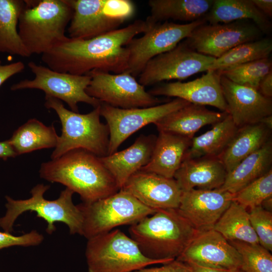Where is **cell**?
<instances>
[{
    "instance_id": "cell-1",
    "label": "cell",
    "mask_w": 272,
    "mask_h": 272,
    "mask_svg": "<svg viewBox=\"0 0 272 272\" xmlns=\"http://www.w3.org/2000/svg\"><path fill=\"white\" fill-rule=\"evenodd\" d=\"M153 24L137 20L128 26L87 39L68 38L42 54V61L58 72L85 75L93 70L120 74L127 67L126 45Z\"/></svg>"
},
{
    "instance_id": "cell-2",
    "label": "cell",
    "mask_w": 272,
    "mask_h": 272,
    "mask_svg": "<svg viewBox=\"0 0 272 272\" xmlns=\"http://www.w3.org/2000/svg\"><path fill=\"white\" fill-rule=\"evenodd\" d=\"M39 174L50 182L65 186L86 203L109 196L119 190L100 157L83 149L70 151L42 163Z\"/></svg>"
},
{
    "instance_id": "cell-3",
    "label": "cell",
    "mask_w": 272,
    "mask_h": 272,
    "mask_svg": "<svg viewBox=\"0 0 272 272\" xmlns=\"http://www.w3.org/2000/svg\"><path fill=\"white\" fill-rule=\"evenodd\" d=\"M128 232L143 254L153 259H176L198 232L177 209L157 210Z\"/></svg>"
},
{
    "instance_id": "cell-4",
    "label": "cell",
    "mask_w": 272,
    "mask_h": 272,
    "mask_svg": "<svg viewBox=\"0 0 272 272\" xmlns=\"http://www.w3.org/2000/svg\"><path fill=\"white\" fill-rule=\"evenodd\" d=\"M18 33L30 53L43 54L68 39L65 32L73 10L68 0L25 1Z\"/></svg>"
},
{
    "instance_id": "cell-5",
    "label": "cell",
    "mask_w": 272,
    "mask_h": 272,
    "mask_svg": "<svg viewBox=\"0 0 272 272\" xmlns=\"http://www.w3.org/2000/svg\"><path fill=\"white\" fill-rule=\"evenodd\" d=\"M45 106L57 114L62 125L61 134L51 155L55 159L75 149H83L99 157L108 155L109 131L108 126L100 121V105L87 114L66 109L61 101L45 97Z\"/></svg>"
},
{
    "instance_id": "cell-6",
    "label": "cell",
    "mask_w": 272,
    "mask_h": 272,
    "mask_svg": "<svg viewBox=\"0 0 272 272\" xmlns=\"http://www.w3.org/2000/svg\"><path fill=\"white\" fill-rule=\"evenodd\" d=\"M49 187L43 184L36 185L31 190V196L26 199L15 200L6 196L7 212L0 218V226L4 232L10 233L17 218L25 212L32 211L47 222L46 231L49 234L55 231L56 222H61L68 226L70 234L82 235L84 218L78 205L73 203L74 192L66 188L57 199L47 200L44 194Z\"/></svg>"
},
{
    "instance_id": "cell-7",
    "label": "cell",
    "mask_w": 272,
    "mask_h": 272,
    "mask_svg": "<svg viewBox=\"0 0 272 272\" xmlns=\"http://www.w3.org/2000/svg\"><path fill=\"white\" fill-rule=\"evenodd\" d=\"M85 255L88 272H132L174 260L146 257L136 242L118 229L88 239Z\"/></svg>"
},
{
    "instance_id": "cell-8",
    "label": "cell",
    "mask_w": 272,
    "mask_h": 272,
    "mask_svg": "<svg viewBox=\"0 0 272 272\" xmlns=\"http://www.w3.org/2000/svg\"><path fill=\"white\" fill-rule=\"evenodd\" d=\"M83 218L82 236L87 239L123 225H131L154 213L123 189L94 202L78 205Z\"/></svg>"
},
{
    "instance_id": "cell-9",
    "label": "cell",
    "mask_w": 272,
    "mask_h": 272,
    "mask_svg": "<svg viewBox=\"0 0 272 272\" xmlns=\"http://www.w3.org/2000/svg\"><path fill=\"white\" fill-rule=\"evenodd\" d=\"M73 10L69 38H92L118 29L135 12L129 0H68Z\"/></svg>"
},
{
    "instance_id": "cell-10",
    "label": "cell",
    "mask_w": 272,
    "mask_h": 272,
    "mask_svg": "<svg viewBox=\"0 0 272 272\" xmlns=\"http://www.w3.org/2000/svg\"><path fill=\"white\" fill-rule=\"evenodd\" d=\"M205 23L203 18L186 24L164 21L153 24L142 36L133 38L125 46L128 58L124 73L134 77L139 76L151 59L173 49L196 28Z\"/></svg>"
},
{
    "instance_id": "cell-11",
    "label": "cell",
    "mask_w": 272,
    "mask_h": 272,
    "mask_svg": "<svg viewBox=\"0 0 272 272\" xmlns=\"http://www.w3.org/2000/svg\"><path fill=\"white\" fill-rule=\"evenodd\" d=\"M28 66L34 75L32 80L25 79L13 84L12 91L24 89H39L43 91L45 96L55 98L65 102L71 110L79 113L78 104L84 102L94 108L101 102L88 95L86 90L89 86L90 76L76 75L54 71L47 66L37 64L31 61Z\"/></svg>"
},
{
    "instance_id": "cell-12",
    "label": "cell",
    "mask_w": 272,
    "mask_h": 272,
    "mask_svg": "<svg viewBox=\"0 0 272 272\" xmlns=\"http://www.w3.org/2000/svg\"><path fill=\"white\" fill-rule=\"evenodd\" d=\"M86 92L90 96L112 107L130 109L156 106L162 100L146 91L130 74H111L93 70Z\"/></svg>"
},
{
    "instance_id": "cell-13",
    "label": "cell",
    "mask_w": 272,
    "mask_h": 272,
    "mask_svg": "<svg viewBox=\"0 0 272 272\" xmlns=\"http://www.w3.org/2000/svg\"><path fill=\"white\" fill-rule=\"evenodd\" d=\"M189 104L177 98L152 107L130 109L116 108L101 103L100 115L105 119L109 131L108 155L116 152L127 138L140 129L149 124H154Z\"/></svg>"
},
{
    "instance_id": "cell-14",
    "label": "cell",
    "mask_w": 272,
    "mask_h": 272,
    "mask_svg": "<svg viewBox=\"0 0 272 272\" xmlns=\"http://www.w3.org/2000/svg\"><path fill=\"white\" fill-rule=\"evenodd\" d=\"M216 58L199 53L184 41L173 49L151 59L140 74L138 82L144 87L164 81L184 80L208 71Z\"/></svg>"
},
{
    "instance_id": "cell-15",
    "label": "cell",
    "mask_w": 272,
    "mask_h": 272,
    "mask_svg": "<svg viewBox=\"0 0 272 272\" xmlns=\"http://www.w3.org/2000/svg\"><path fill=\"white\" fill-rule=\"evenodd\" d=\"M262 33L249 20L205 23L196 28L184 42L194 51L217 58L240 44L258 40Z\"/></svg>"
},
{
    "instance_id": "cell-16",
    "label": "cell",
    "mask_w": 272,
    "mask_h": 272,
    "mask_svg": "<svg viewBox=\"0 0 272 272\" xmlns=\"http://www.w3.org/2000/svg\"><path fill=\"white\" fill-rule=\"evenodd\" d=\"M214 268L232 270L241 268V256L228 241L213 229L198 231L176 259Z\"/></svg>"
},
{
    "instance_id": "cell-17",
    "label": "cell",
    "mask_w": 272,
    "mask_h": 272,
    "mask_svg": "<svg viewBox=\"0 0 272 272\" xmlns=\"http://www.w3.org/2000/svg\"><path fill=\"white\" fill-rule=\"evenodd\" d=\"M234 195L220 188L192 189L182 192L177 209L196 230L206 231L213 228Z\"/></svg>"
},
{
    "instance_id": "cell-18",
    "label": "cell",
    "mask_w": 272,
    "mask_h": 272,
    "mask_svg": "<svg viewBox=\"0 0 272 272\" xmlns=\"http://www.w3.org/2000/svg\"><path fill=\"white\" fill-rule=\"evenodd\" d=\"M155 210L178 209L182 191L174 179L139 170L121 188Z\"/></svg>"
},
{
    "instance_id": "cell-19",
    "label": "cell",
    "mask_w": 272,
    "mask_h": 272,
    "mask_svg": "<svg viewBox=\"0 0 272 272\" xmlns=\"http://www.w3.org/2000/svg\"><path fill=\"white\" fill-rule=\"evenodd\" d=\"M218 71H208L200 78L187 82L164 83L149 91L151 95L173 97L202 106H211L228 113Z\"/></svg>"
},
{
    "instance_id": "cell-20",
    "label": "cell",
    "mask_w": 272,
    "mask_h": 272,
    "mask_svg": "<svg viewBox=\"0 0 272 272\" xmlns=\"http://www.w3.org/2000/svg\"><path fill=\"white\" fill-rule=\"evenodd\" d=\"M220 82L228 114L238 128L260 122L264 117L272 115L271 99L221 75Z\"/></svg>"
},
{
    "instance_id": "cell-21",
    "label": "cell",
    "mask_w": 272,
    "mask_h": 272,
    "mask_svg": "<svg viewBox=\"0 0 272 272\" xmlns=\"http://www.w3.org/2000/svg\"><path fill=\"white\" fill-rule=\"evenodd\" d=\"M227 174L218 157L203 156L184 159L173 178L183 192L192 189L220 188Z\"/></svg>"
},
{
    "instance_id": "cell-22",
    "label": "cell",
    "mask_w": 272,
    "mask_h": 272,
    "mask_svg": "<svg viewBox=\"0 0 272 272\" xmlns=\"http://www.w3.org/2000/svg\"><path fill=\"white\" fill-rule=\"evenodd\" d=\"M157 136L141 134L127 148L100 157L120 189L127 179L150 161Z\"/></svg>"
},
{
    "instance_id": "cell-23",
    "label": "cell",
    "mask_w": 272,
    "mask_h": 272,
    "mask_svg": "<svg viewBox=\"0 0 272 272\" xmlns=\"http://www.w3.org/2000/svg\"><path fill=\"white\" fill-rule=\"evenodd\" d=\"M191 139L170 132L159 131L149 162L140 170L172 178L184 160Z\"/></svg>"
},
{
    "instance_id": "cell-24",
    "label": "cell",
    "mask_w": 272,
    "mask_h": 272,
    "mask_svg": "<svg viewBox=\"0 0 272 272\" xmlns=\"http://www.w3.org/2000/svg\"><path fill=\"white\" fill-rule=\"evenodd\" d=\"M228 114L190 103L166 115L154 124L159 131L170 132L192 139L201 128L216 123Z\"/></svg>"
},
{
    "instance_id": "cell-25",
    "label": "cell",
    "mask_w": 272,
    "mask_h": 272,
    "mask_svg": "<svg viewBox=\"0 0 272 272\" xmlns=\"http://www.w3.org/2000/svg\"><path fill=\"white\" fill-rule=\"evenodd\" d=\"M271 140V129L261 122L238 128L230 143L218 157L227 173L248 156Z\"/></svg>"
},
{
    "instance_id": "cell-26",
    "label": "cell",
    "mask_w": 272,
    "mask_h": 272,
    "mask_svg": "<svg viewBox=\"0 0 272 272\" xmlns=\"http://www.w3.org/2000/svg\"><path fill=\"white\" fill-rule=\"evenodd\" d=\"M272 140L242 160L228 172L220 189L236 194L272 169Z\"/></svg>"
},
{
    "instance_id": "cell-27",
    "label": "cell",
    "mask_w": 272,
    "mask_h": 272,
    "mask_svg": "<svg viewBox=\"0 0 272 272\" xmlns=\"http://www.w3.org/2000/svg\"><path fill=\"white\" fill-rule=\"evenodd\" d=\"M204 19L210 24L249 20L265 34L269 33L271 28L269 18L255 7L251 0H214Z\"/></svg>"
},
{
    "instance_id": "cell-28",
    "label": "cell",
    "mask_w": 272,
    "mask_h": 272,
    "mask_svg": "<svg viewBox=\"0 0 272 272\" xmlns=\"http://www.w3.org/2000/svg\"><path fill=\"white\" fill-rule=\"evenodd\" d=\"M214 0H150L151 14L146 20L155 24L169 20L192 22L209 12Z\"/></svg>"
},
{
    "instance_id": "cell-29",
    "label": "cell",
    "mask_w": 272,
    "mask_h": 272,
    "mask_svg": "<svg viewBox=\"0 0 272 272\" xmlns=\"http://www.w3.org/2000/svg\"><path fill=\"white\" fill-rule=\"evenodd\" d=\"M238 128L228 114L224 119L214 124L211 129L191 139L184 160L203 156L218 157L233 139Z\"/></svg>"
},
{
    "instance_id": "cell-30",
    "label": "cell",
    "mask_w": 272,
    "mask_h": 272,
    "mask_svg": "<svg viewBox=\"0 0 272 272\" xmlns=\"http://www.w3.org/2000/svg\"><path fill=\"white\" fill-rule=\"evenodd\" d=\"M58 137L53 124L46 126L32 118L17 129L8 141L17 155H20L37 150L55 148Z\"/></svg>"
},
{
    "instance_id": "cell-31",
    "label": "cell",
    "mask_w": 272,
    "mask_h": 272,
    "mask_svg": "<svg viewBox=\"0 0 272 272\" xmlns=\"http://www.w3.org/2000/svg\"><path fill=\"white\" fill-rule=\"evenodd\" d=\"M25 1L0 0V52L29 57L17 28Z\"/></svg>"
},
{
    "instance_id": "cell-32",
    "label": "cell",
    "mask_w": 272,
    "mask_h": 272,
    "mask_svg": "<svg viewBox=\"0 0 272 272\" xmlns=\"http://www.w3.org/2000/svg\"><path fill=\"white\" fill-rule=\"evenodd\" d=\"M213 229L228 241H239L259 244L258 238L249 220L248 212L234 200Z\"/></svg>"
},
{
    "instance_id": "cell-33",
    "label": "cell",
    "mask_w": 272,
    "mask_h": 272,
    "mask_svg": "<svg viewBox=\"0 0 272 272\" xmlns=\"http://www.w3.org/2000/svg\"><path fill=\"white\" fill-rule=\"evenodd\" d=\"M271 51L272 41L269 38L244 43L216 58L208 71H221L251 61L269 58Z\"/></svg>"
},
{
    "instance_id": "cell-34",
    "label": "cell",
    "mask_w": 272,
    "mask_h": 272,
    "mask_svg": "<svg viewBox=\"0 0 272 272\" xmlns=\"http://www.w3.org/2000/svg\"><path fill=\"white\" fill-rule=\"evenodd\" d=\"M271 69V59L266 58L218 72L221 76L237 84L257 90L260 81L272 71Z\"/></svg>"
},
{
    "instance_id": "cell-35",
    "label": "cell",
    "mask_w": 272,
    "mask_h": 272,
    "mask_svg": "<svg viewBox=\"0 0 272 272\" xmlns=\"http://www.w3.org/2000/svg\"><path fill=\"white\" fill-rule=\"evenodd\" d=\"M241 258L240 269L243 272H272V255L259 244L229 241Z\"/></svg>"
},
{
    "instance_id": "cell-36",
    "label": "cell",
    "mask_w": 272,
    "mask_h": 272,
    "mask_svg": "<svg viewBox=\"0 0 272 272\" xmlns=\"http://www.w3.org/2000/svg\"><path fill=\"white\" fill-rule=\"evenodd\" d=\"M270 197L272 169L235 194L234 200L247 209L261 206L264 200Z\"/></svg>"
},
{
    "instance_id": "cell-37",
    "label": "cell",
    "mask_w": 272,
    "mask_h": 272,
    "mask_svg": "<svg viewBox=\"0 0 272 272\" xmlns=\"http://www.w3.org/2000/svg\"><path fill=\"white\" fill-rule=\"evenodd\" d=\"M248 212L251 226L258 239L259 244L269 251H272V214L261 206L249 209Z\"/></svg>"
},
{
    "instance_id": "cell-38",
    "label": "cell",
    "mask_w": 272,
    "mask_h": 272,
    "mask_svg": "<svg viewBox=\"0 0 272 272\" xmlns=\"http://www.w3.org/2000/svg\"><path fill=\"white\" fill-rule=\"evenodd\" d=\"M43 239V236L36 230L18 236L0 232V249L13 246H36L42 243Z\"/></svg>"
},
{
    "instance_id": "cell-39",
    "label": "cell",
    "mask_w": 272,
    "mask_h": 272,
    "mask_svg": "<svg viewBox=\"0 0 272 272\" xmlns=\"http://www.w3.org/2000/svg\"><path fill=\"white\" fill-rule=\"evenodd\" d=\"M132 272H191L183 262L174 259L160 267L143 268Z\"/></svg>"
},
{
    "instance_id": "cell-40",
    "label": "cell",
    "mask_w": 272,
    "mask_h": 272,
    "mask_svg": "<svg viewBox=\"0 0 272 272\" xmlns=\"http://www.w3.org/2000/svg\"><path fill=\"white\" fill-rule=\"evenodd\" d=\"M25 69L24 63L21 61L8 64H2L0 60V87L10 78L22 72Z\"/></svg>"
},
{
    "instance_id": "cell-41",
    "label": "cell",
    "mask_w": 272,
    "mask_h": 272,
    "mask_svg": "<svg viewBox=\"0 0 272 272\" xmlns=\"http://www.w3.org/2000/svg\"><path fill=\"white\" fill-rule=\"evenodd\" d=\"M257 91L264 97L272 98V71L265 76L260 81Z\"/></svg>"
},
{
    "instance_id": "cell-42",
    "label": "cell",
    "mask_w": 272,
    "mask_h": 272,
    "mask_svg": "<svg viewBox=\"0 0 272 272\" xmlns=\"http://www.w3.org/2000/svg\"><path fill=\"white\" fill-rule=\"evenodd\" d=\"M255 7L267 18L272 16L271 0H251Z\"/></svg>"
},
{
    "instance_id": "cell-43",
    "label": "cell",
    "mask_w": 272,
    "mask_h": 272,
    "mask_svg": "<svg viewBox=\"0 0 272 272\" xmlns=\"http://www.w3.org/2000/svg\"><path fill=\"white\" fill-rule=\"evenodd\" d=\"M18 156L8 140L0 142V158L7 160Z\"/></svg>"
},
{
    "instance_id": "cell-44",
    "label": "cell",
    "mask_w": 272,
    "mask_h": 272,
    "mask_svg": "<svg viewBox=\"0 0 272 272\" xmlns=\"http://www.w3.org/2000/svg\"><path fill=\"white\" fill-rule=\"evenodd\" d=\"M191 272H229L230 270L198 265L193 263H184Z\"/></svg>"
},
{
    "instance_id": "cell-45",
    "label": "cell",
    "mask_w": 272,
    "mask_h": 272,
    "mask_svg": "<svg viewBox=\"0 0 272 272\" xmlns=\"http://www.w3.org/2000/svg\"><path fill=\"white\" fill-rule=\"evenodd\" d=\"M260 122L264 124L268 128L272 129V115L264 117Z\"/></svg>"
},
{
    "instance_id": "cell-46",
    "label": "cell",
    "mask_w": 272,
    "mask_h": 272,
    "mask_svg": "<svg viewBox=\"0 0 272 272\" xmlns=\"http://www.w3.org/2000/svg\"><path fill=\"white\" fill-rule=\"evenodd\" d=\"M229 272H243L240 268L230 270Z\"/></svg>"
}]
</instances>
